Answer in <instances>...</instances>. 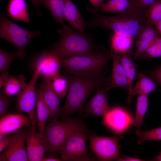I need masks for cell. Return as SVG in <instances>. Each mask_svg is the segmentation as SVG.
I'll return each instance as SVG.
<instances>
[{
	"mask_svg": "<svg viewBox=\"0 0 161 161\" xmlns=\"http://www.w3.org/2000/svg\"><path fill=\"white\" fill-rule=\"evenodd\" d=\"M105 74H66L68 83V90L65 103L61 108L60 116L64 118L74 113L81 114L84 103L93 91L101 86L109 85V78H106Z\"/></svg>",
	"mask_w": 161,
	"mask_h": 161,
	"instance_id": "1",
	"label": "cell"
},
{
	"mask_svg": "<svg viewBox=\"0 0 161 161\" xmlns=\"http://www.w3.org/2000/svg\"><path fill=\"white\" fill-rule=\"evenodd\" d=\"M146 24L145 15L128 9L125 12L115 16L96 15L87 22V27H103L131 38L135 42Z\"/></svg>",
	"mask_w": 161,
	"mask_h": 161,
	"instance_id": "2",
	"label": "cell"
},
{
	"mask_svg": "<svg viewBox=\"0 0 161 161\" xmlns=\"http://www.w3.org/2000/svg\"><path fill=\"white\" fill-rule=\"evenodd\" d=\"M57 31L61 38L50 50L61 59L97 51L105 48L95 44L90 35L76 31L66 25L58 28Z\"/></svg>",
	"mask_w": 161,
	"mask_h": 161,
	"instance_id": "3",
	"label": "cell"
},
{
	"mask_svg": "<svg viewBox=\"0 0 161 161\" xmlns=\"http://www.w3.org/2000/svg\"><path fill=\"white\" fill-rule=\"evenodd\" d=\"M112 58L110 51L105 48L99 51L70 56L61 59V67L67 75H84L106 74Z\"/></svg>",
	"mask_w": 161,
	"mask_h": 161,
	"instance_id": "4",
	"label": "cell"
},
{
	"mask_svg": "<svg viewBox=\"0 0 161 161\" xmlns=\"http://www.w3.org/2000/svg\"><path fill=\"white\" fill-rule=\"evenodd\" d=\"M86 126L79 118L72 119L70 116L61 121L58 119L49 120L46 126L41 142L46 152L56 156L69 137L74 131Z\"/></svg>",
	"mask_w": 161,
	"mask_h": 161,
	"instance_id": "5",
	"label": "cell"
},
{
	"mask_svg": "<svg viewBox=\"0 0 161 161\" xmlns=\"http://www.w3.org/2000/svg\"><path fill=\"white\" fill-rule=\"evenodd\" d=\"M41 32L24 29L7 18L4 14L0 15V37L11 43L17 48L21 58L26 55L24 49L32 38L38 37Z\"/></svg>",
	"mask_w": 161,
	"mask_h": 161,
	"instance_id": "6",
	"label": "cell"
},
{
	"mask_svg": "<svg viewBox=\"0 0 161 161\" xmlns=\"http://www.w3.org/2000/svg\"><path fill=\"white\" fill-rule=\"evenodd\" d=\"M86 126L78 129L68 138L61 148L59 155L65 161H91L96 159L90 155L86 148L88 138Z\"/></svg>",
	"mask_w": 161,
	"mask_h": 161,
	"instance_id": "7",
	"label": "cell"
},
{
	"mask_svg": "<svg viewBox=\"0 0 161 161\" xmlns=\"http://www.w3.org/2000/svg\"><path fill=\"white\" fill-rule=\"evenodd\" d=\"M40 71V68L36 66L35 69L30 81L17 95L16 100L17 109L20 112L25 113L28 115L31 120V127L34 130L36 129V126L37 125L35 111L37 95L35 86Z\"/></svg>",
	"mask_w": 161,
	"mask_h": 161,
	"instance_id": "8",
	"label": "cell"
},
{
	"mask_svg": "<svg viewBox=\"0 0 161 161\" xmlns=\"http://www.w3.org/2000/svg\"><path fill=\"white\" fill-rule=\"evenodd\" d=\"M119 138L117 135L106 137L91 133L88 136L90 148L98 160L102 161H112L119 157Z\"/></svg>",
	"mask_w": 161,
	"mask_h": 161,
	"instance_id": "9",
	"label": "cell"
},
{
	"mask_svg": "<svg viewBox=\"0 0 161 161\" xmlns=\"http://www.w3.org/2000/svg\"><path fill=\"white\" fill-rule=\"evenodd\" d=\"M102 118L104 126L116 134L126 130L133 120L128 112L119 107L111 108Z\"/></svg>",
	"mask_w": 161,
	"mask_h": 161,
	"instance_id": "10",
	"label": "cell"
},
{
	"mask_svg": "<svg viewBox=\"0 0 161 161\" xmlns=\"http://www.w3.org/2000/svg\"><path fill=\"white\" fill-rule=\"evenodd\" d=\"M25 132L18 130L13 133L11 142L0 155V161H28L25 146Z\"/></svg>",
	"mask_w": 161,
	"mask_h": 161,
	"instance_id": "11",
	"label": "cell"
},
{
	"mask_svg": "<svg viewBox=\"0 0 161 161\" xmlns=\"http://www.w3.org/2000/svg\"><path fill=\"white\" fill-rule=\"evenodd\" d=\"M107 86L102 85L97 88L95 94L84 105L83 112L85 115H94L103 117L111 109L107 95Z\"/></svg>",
	"mask_w": 161,
	"mask_h": 161,
	"instance_id": "12",
	"label": "cell"
},
{
	"mask_svg": "<svg viewBox=\"0 0 161 161\" xmlns=\"http://www.w3.org/2000/svg\"><path fill=\"white\" fill-rule=\"evenodd\" d=\"M61 60L50 50L44 51L38 57L36 66L40 68V74L43 78L52 79L60 75Z\"/></svg>",
	"mask_w": 161,
	"mask_h": 161,
	"instance_id": "13",
	"label": "cell"
},
{
	"mask_svg": "<svg viewBox=\"0 0 161 161\" xmlns=\"http://www.w3.org/2000/svg\"><path fill=\"white\" fill-rule=\"evenodd\" d=\"M39 85L41 89L44 100L50 112L48 120L58 119L61 115V99L53 88L52 79L43 78Z\"/></svg>",
	"mask_w": 161,
	"mask_h": 161,
	"instance_id": "14",
	"label": "cell"
},
{
	"mask_svg": "<svg viewBox=\"0 0 161 161\" xmlns=\"http://www.w3.org/2000/svg\"><path fill=\"white\" fill-rule=\"evenodd\" d=\"M25 140L28 161H41L46 152V149L41 142L38 133L31 126L26 131Z\"/></svg>",
	"mask_w": 161,
	"mask_h": 161,
	"instance_id": "15",
	"label": "cell"
},
{
	"mask_svg": "<svg viewBox=\"0 0 161 161\" xmlns=\"http://www.w3.org/2000/svg\"><path fill=\"white\" fill-rule=\"evenodd\" d=\"M29 117L21 114H10L1 117L0 133L10 134L18 131L24 126H31Z\"/></svg>",
	"mask_w": 161,
	"mask_h": 161,
	"instance_id": "16",
	"label": "cell"
},
{
	"mask_svg": "<svg viewBox=\"0 0 161 161\" xmlns=\"http://www.w3.org/2000/svg\"><path fill=\"white\" fill-rule=\"evenodd\" d=\"M111 53L112 60V70L109 77V84L106 87L107 90L109 91L114 88H121L128 91V81L119 55L116 53Z\"/></svg>",
	"mask_w": 161,
	"mask_h": 161,
	"instance_id": "17",
	"label": "cell"
},
{
	"mask_svg": "<svg viewBox=\"0 0 161 161\" xmlns=\"http://www.w3.org/2000/svg\"><path fill=\"white\" fill-rule=\"evenodd\" d=\"M64 19L78 31L85 34L87 22L83 18L75 5L71 0H63Z\"/></svg>",
	"mask_w": 161,
	"mask_h": 161,
	"instance_id": "18",
	"label": "cell"
},
{
	"mask_svg": "<svg viewBox=\"0 0 161 161\" xmlns=\"http://www.w3.org/2000/svg\"><path fill=\"white\" fill-rule=\"evenodd\" d=\"M120 62L125 70L128 83V103L130 104L132 100V92L133 83L136 74L137 65L133 61L132 57L133 51L118 54Z\"/></svg>",
	"mask_w": 161,
	"mask_h": 161,
	"instance_id": "19",
	"label": "cell"
},
{
	"mask_svg": "<svg viewBox=\"0 0 161 161\" xmlns=\"http://www.w3.org/2000/svg\"><path fill=\"white\" fill-rule=\"evenodd\" d=\"M36 91L37 101L36 114L38 134L41 140L46 126V122L48 120L50 113L49 110L44 100L41 89L39 85L36 89Z\"/></svg>",
	"mask_w": 161,
	"mask_h": 161,
	"instance_id": "20",
	"label": "cell"
},
{
	"mask_svg": "<svg viewBox=\"0 0 161 161\" xmlns=\"http://www.w3.org/2000/svg\"><path fill=\"white\" fill-rule=\"evenodd\" d=\"M7 15L13 19L29 23L30 18L25 0H9Z\"/></svg>",
	"mask_w": 161,
	"mask_h": 161,
	"instance_id": "21",
	"label": "cell"
},
{
	"mask_svg": "<svg viewBox=\"0 0 161 161\" xmlns=\"http://www.w3.org/2000/svg\"><path fill=\"white\" fill-rule=\"evenodd\" d=\"M134 43L133 38L114 32L111 38L110 51L118 54L132 51Z\"/></svg>",
	"mask_w": 161,
	"mask_h": 161,
	"instance_id": "22",
	"label": "cell"
},
{
	"mask_svg": "<svg viewBox=\"0 0 161 161\" xmlns=\"http://www.w3.org/2000/svg\"><path fill=\"white\" fill-rule=\"evenodd\" d=\"M156 85L154 80L148 77L142 72L137 74V79L133 86L132 92V97L136 95H148L156 89Z\"/></svg>",
	"mask_w": 161,
	"mask_h": 161,
	"instance_id": "23",
	"label": "cell"
},
{
	"mask_svg": "<svg viewBox=\"0 0 161 161\" xmlns=\"http://www.w3.org/2000/svg\"><path fill=\"white\" fill-rule=\"evenodd\" d=\"M129 0H109L99 8L86 7L87 10L92 13L106 12L121 14L125 12L128 8Z\"/></svg>",
	"mask_w": 161,
	"mask_h": 161,
	"instance_id": "24",
	"label": "cell"
},
{
	"mask_svg": "<svg viewBox=\"0 0 161 161\" xmlns=\"http://www.w3.org/2000/svg\"><path fill=\"white\" fill-rule=\"evenodd\" d=\"M26 79L23 75H10L4 89H2L4 94L8 96L18 95L27 85Z\"/></svg>",
	"mask_w": 161,
	"mask_h": 161,
	"instance_id": "25",
	"label": "cell"
},
{
	"mask_svg": "<svg viewBox=\"0 0 161 161\" xmlns=\"http://www.w3.org/2000/svg\"><path fill=\"white\" fill-rule=\"evenodd\" d=\"M40 3L47 8L57 23L64 24L63 0H40Z\"/></svg>",
	"mask_w": 161,
	"mask_h": 161,
	"instance_id": "26",
	"label": "cell"
},
{
	"mask_svg": "<svg viewBox=\"0 0 161 161\" xmlns=\"http://www.w3.org/2000/svg\"><path fill=\"white\" fill-rule=\"evenodd\" d=\"M138 96L136 103V115L132 124L140 129L148 108V100L147 95H140Z\"/></svg>",
	"mask_w": 161,
	"mask_h": 161,
	"instance_id": "27",
	"label": "cell"
},
{
	"mask_svg": "<svg viewBox=\"0 0 161 161\" xmlns=\"http://www.w3.org/2000/svg\"><path fill=\"white\" fill-rule=\"evenodd\" d=\"M135 133L139 137L137 142L138 144L147 140H161V126L145 131L137 129Z\"/></svg>",
	"mask_w": 161,
	"mask_h": 161,
	"instance_id": "28",
	"label": "cell"
},
{
	"mask_svg": "<svg viewBox=\"0 0 161 161\" xmlns=\"http://www.w3.org/2000/svg\"><path fill=\"white\" fill-rule=\"evenodd\" d=\"M161 0H129L128 10L145 15L147 10L154 4Z\"/></svg>",
	"mask_w": 161,
	"mask_h": 161,
	"instance_id": "29",
	"label": "cell"
},
{
	"mask_svg": "<svg viewBox=\"0 0 161 161\" xmlns=\"http://www.w3.org/2000/svg\"><path fill=\"white\" fill-rule=\"evenodd\" d=\"M21 58L19 53L16 51L10 52L1 49H0V72L2 73L7 71L14 60L17 58Z\"/></svg>",
	"mask_w": 161,
	"mask_h": 161,
	"instance_id": "30",
	"label": "cell"
},
{
	"mask_svg": "<svg viewBox=\"0 0 161 161\" xmlns=\"http://www.w3.org/2000/svg\"><path fill=\"white\" fill-rule=\"evenodd\" d=\"M145 17L147 24L154 25L161 19V1L155 3L146 11Z\"/></svg>",
	"mask_w": 161,
	"mask_h": 161,
	"instance_id": "31",
	"label": "cell"
},
{
	"mask_svg": "<svg viewBox=\"0 0 161 161\" xmlns=\"http://www.w3.org/2000/svg\"><path fill=\"white\" fill-rule=\"evenodd\" d=\"M68 81L65 76L58 75L52 78L53 88L60 99L66 95L68 88Z\"/></svg>",
	"mask_w": 161,
	"mask_h": 161,
	"instance_id": "32",
	"label": "cell"
},
{
	"mask_svg": "<svg viewBox=\"0 0 161 161\" xmlns=\"http://www.w3.org/2000/svg\"><path fill=\"white\" fill-rule=\"evenodd\" d=\"M160 37L161 35L154 25H149L146 24L136 39H142L152 44L156 39Z\"/></svg>",
	"mask_w": 161,
	"mask_h": 161,
	"instance_id": "33",
	"label": "cell"
},
{
	"mask_svg": "<svg viewBox=\"0 0 161 161\" xmlns=\"http://www.w3.org/2000/svg\"><path fill=\"white\" fill-rule=\"evenodd\" d=\"M161 56V37L156 39L149 46L140 59L158 58Z\"/></svg>",
	"mask_w": 161,
	"mask_h": 161,
	"instance_id": "34",
	"label": "cell"
},
{
	"mask_svg": "<svg viewBox=\"0 0 161 161\" xmlns=\"http://www.w3.org/2000/svg\"><path fill=\"white\" fill-rule=\"evenodd\" d=\"M135 49L134 53V58L141 59L152 44L143 40L137 39L135 42Z\"/></svg>",
	"mask_w": 161,
	"mask_h": 161,
	"instance_id": "35",
	"label": "cell"
},
{
	"mask_svg": "<svg viewBox=\"0 0 161 161\" xmlns=\"http://www.w3.org/2000/svg\"><path fill=\"white\" fill-rule=\"evenodd\" d=\"M15 99L4 94L2 89L0 93V117H1L7 114L8 109L10 104Z\"/></svg>",
	"mask_w": 161,
	"mask_h": 161,
	"instance_id": "36",
	"label": "cell"
},
{
	"mask_svg": "<svg viewBox=\"0 0 161 161\" xmlns=\"http://www.w3.org/2000/svg\"><path fill=\"white\" fill-rule=\"evenodd\" d=\"M145 72L161 86V64L156 69L152 70L146 71Z\"/></svg>",
	"mask_w": 161,
	"mask_h": 161,
	"instance_id": "37",
	"label": "cell"
},
{
	"mask_svg": "<svg viewBox=\"0 0 161 161\" xmlns=\"http://www.w3.org/2000/svg\"><path fill=\"white\" fill-rule=\"evenodd\" d=\"M13 137V134L9 135L4 139L0 141V152L5 149L9 145Z\"/></svg>",
	"mask_w": 161,
	"mask_h": 161,
	"instance_id": "38",
	"label": "cell"
},
{
	"mask_svg": "<svg viewBox=\"0 0 161 161\" xmlns=\"http://www.w3.org/2000/svg\"><path fill=\"white\" fill-rule=\"evenodd\" d=\"M9 75L7 71L1 73L0 75V90L2 89L6 85Z\"/></svg>",
	"mask_w": 161,
	"mask_h": 161,
	"instance_id": "39",
	"label": "cell"
},
{
	"mask_svg": "<svg viewBox=\"0 0 161 161\" xmlns=\"http://www.w3.org/2000/svg\"><path fill=\"white\" fill-rule=\"evenodd\" d=\"M94 8H99L102 7L105 3L104 0H89Z\"/></svg>",
	"mask_w": 161,
	"mask_h": 161,
	"instance_id": "40",
	"label": "cell"
},
{
	"mask_svg": "<svg viewBox=\"0 0 161 161\" xmlns=\"http://www.w3.org/2000/svg\"><path fill=\"white\" fill-rule=\"evenodd\" d=\"M116 160L119 161H141L144 160L133 157H119Z\"/></svg>",
	"mask_w": 161,
	"mask_h": 161,
	"instance_id": "41",
	"label": "cell"
},
{
	"mask_svg": "<svg viewBox=\"0 0 161 161\" xmlns=\"http://www.w3.org/2000/svg\"><path fill=\"white\" fill-rule=\"evenodd\" d=\"M34 7L38 12V15H40V0H31Z\"/></svg>",
	"mask_w": 161,
	"mask_h": 161,
	"instance_id": "42",
	"label": "cell"
},
{
	"mask_svg": "<svg viewBox=\"0 0 161 161\" xmlns=\"http://www.w3.org/2000/svg\"><path fill=\"white\" fill-rule=\"evenodd\" d=\"M62 160L61 159L58 158L54 156L47 157L45 158L43 157L41 161H61Z\"/></svg>",
	"mask_w": 161,
	"mask_h": 161,
	"instance_id": "43",
	"label": "cell"
},
{
	"mask_svg": "<svg viewBox=\"0 0 161 161\" xmlns=\"http://www.w3.org/2000/svg\"><path fill=\"white\" fill-rule=\"evenodd\" d=\"M154 25L157 31L161 35V19L157 22Z\"/></svg>",
	"mask_w": 161,
	"mask_h": 161,
	"instance_id": "44",
	"label": "cell"
},
{
	"mask_svg": "<svg viewBox=\"0 0 161 161\" xmlns=\"http://www.w3.org/2000/svg\"><path fill=\"white\" fill-rule=\"evenodd\" d=\"M151 160L161 161V151L157 156L154 157Z\"/></svg>",
	"mask_w": 161,
	"mask_h": 161,
	"instance_id": "45",
	"label": "cell"
}]
</instances>
